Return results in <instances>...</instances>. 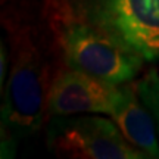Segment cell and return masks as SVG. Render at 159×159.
Masks as SVG:
<instances>
[{"instance_id": "6da1fadb", "label": "cell", "mask_w": 159, "mask_h": 159, "mask_svg": "<svg viewBox=\"0 0 159 159\" xmlns=\"http://www.w3.org/2000/svg\"><path fill=\"white\" fill-rule=\"evenodd\" d=\"M71 16L148 61L159 59V0H68Z\"/></svg>"}, {"instance_id": "7a4b0ae2", "label": "cell", "mask_w": 159, "mask_h": 159, "mask_svg": "<svg viewBox=\"0 0 159 159\" xmlns=\"http://www.w3.org/2000/svg\"><path fill=\"white\" fill-rule=\"evenodd\" d=\"M47 143L57 155L78 159L148 158L131 144L114 119L78 114L52 116Z\"/></svg>"}, {"instance_id": "3957f363", "label": "cell", "mask_w": 159, "mask_h": 159, "mask_svg": "<svg viewBox=\"0 0 159 159\" xmlns=\"http://www.w3.org/2000/svg\"><path fill=\"white\" fill-rule=\"evenodd\" d=\"M61 40L71 68L115 85L134 80L144 62L140 55L81 21L69 22Z\"/></svg>"}, {"instance_id": "277c9868", "label": "cell", "mask_w": 159, "mask_h": 159, "mask_svg": "<svg viewBox=\"0 0 159 159\" xmlns=\"http://www.w3.org/2000/svg\"><path fill=\"white\" fill-rule=\"evenodd\" d=\"M44 102V69L33 50L16 57L6 87L3 125L13 137L30 136L41 127Z\"/></svg>"}, {"instance_id": "5b68a950", "label": "cell", "mask_w": 159, "mask_h": 159, "mask_svg": "<svg viewBox=\"0 0 159 159\" xmlns=\"http://www.w3.org/2000/svg\"><path fill=\"white\" fill-rule=\"evenodd\" d=\"M118 85L72 69L59 75L49 90L47 111L50 116L103 114L111 116Z\"/></svg>"}, {"instance_id": "8992f818", "label": "cell", "mask_w": 159, "mask_h": 159, "mask_svg": "<svg viewBox=\"0 0 159 159\" xmlns=\"http://www.w3.org/2000/svg\"><path fill=\"white\" fill-rule=\"evenodd\" d=\"M111 118L134 148L142 150L148 158H159L156 122L153 115L139 97L136 87L127 83L118 85Z\"/></svg>"}, {"instance_id": "52a82bcc", "label": "cell", "mask_w": 159, "mask_h": 159, "mask_svg": "<svg viewBox=\"0 0 159 159\" xmlns=\"http://www.w3.org/2000/svg\"><path fill=\"white\" fill-rule=\"evenodd\" d=\"M136 90L142 102L153 115L155 122L159 128V72L149 69L136 83Z\"/></svg>"}, {"instance_id": "ba28073f", "label": "cell", "mask_w": 159, "mask_h": 159, "mask_svg": "<svg viewBox=\"0 0 159 159\" xmlns=\"http://www.w3.org/2000/svg\"><path fill=\"white\" fill-rule=\"evenodd\" d=\"M6 63H7V56H6L5 52V46L2 44V49H0V85L3 87L5 84V74H6Z\"/></svg>"}]
</instances>
